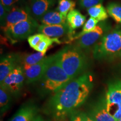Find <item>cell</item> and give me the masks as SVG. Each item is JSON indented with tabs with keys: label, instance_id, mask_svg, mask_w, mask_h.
Returning a JSON list of instances; mask_svg holds the SVG:
<instances>
[{
	"label": "cell",
	"instance_id": "cb8c5ba5",
	"mask_svg": "<svg viewBox=\"0 0 121 121\" xmlns=\"http://www.w3.org/2000/svg\"><path fill=\"white\" fill-rule=\"evenodd\" d=\"M11 93L6 89H0V107H1V113H3L8 110L10 105L11 102Z\"/></svg>",
	"mask_w": 121,
	"mask_h": 121
},
{
	"label": "cell",
	"instance_id": "4fadbf2b",
	"mask_svg": "<svg viewBox=\"0 0 121 121\" xmlns=\"http://www.w3.org/2000/svg\"><path fill=\"white\" fill-rule=\"evenodd\" d=\"M37 31L52 38H58L65 34H70V30L67 22L58 25L42 24L38 28Z\"/></svg>",
	"mask_w": 121,
	"mask_h": 121
},
{
	"label": "cell",
	"instance_id": "9c48e42d",
	"mask_svg": "<svg viewBox=\"0 0 121 121\" xmlns=\"http://www.w3.org/2000/svg\"><path fill=\"white\" fill-rule=\"evenodd\" d=\"M50 59L51 56L44 57L37 64L30 66H22L27 83H33L42 79Z\"/></svg>",
	"mask_w": 121,
	"mask_h": 121
},
{
	"label": "cell",
	"instance_id": "5bb4252c",
	"mask_svg": "<svg viewBox=\"0 0 121 121\" xmlns=\"http://www.w3.org/2000/svg\"><path fill=\"white\" fill-rule=\"evenodd\" d=\"M87 114L95 121H117L107 110L105 99L98 102L91 108Z\"/></svg>",
	"mask_w": 121,
	"mask_h": 121
},
{
	"label": "cell",
	"instance_id": "44dd1931",
	"mask_svg": "<svg viewBox=\"0 0 121 121\" xmlns=\"http://www.w3.org/2000/svg\"><path fill=\"white\" fill-rule=\"evenodd\" d=\"M109 15L117 23L121 24V4L117 2H110L107 7Z\"/></svg>",
	"mask_w": 121,
	"mask_h": 121
},
{
	"label": "cell",
	"instance_id": "484cf974",
	"mask_svg": "<svg viewBox=\"0 0 121 121\" xmlns=\"http://www.w3.org/2000/svg\"><path fill=\"white\" fill-rule=\"evenodd\" d=\"M104 0H79V4L82 9H88L90 7L102 4Z\"/></svg>",
	"mask_w": 121,
	"mask_h": 121
},
{
	"label": "cell",
	"instance_id": "8992f818",
	"mask_svg": "<svg viewBox=\"0 0 121 121\" xmlns=\"http://www.w3.org/2000/svg\"><path fill=\"white\" fill-rule=\"evenodd\" d=\"M109 26L104 22L98 24L93 31L87 33L76 40L75 44L81 48L85 52H87L92 48L94 47L96 44L100 40L107 32Z\"/></svg>",
	"mask_w": 121,
	"mask_h": 121
},
{
	"label": "cell",
	"instance_id": "d6986e66",
	"mask_svg": "<svg viewBox=\"0 0 121 121\" xmlns=\"http://www.w3.org/2000/svg\"><path fill=\"white\" fill-rule=\"evenodd\" d=\"M45 53L38 52L35 53L26 54L24 58H22V66H30L37 64L44 58Z\"/></svg>",
	"mask_w": 121,
	"mask_h": 121
},
{
	"label": "cell",
	"instance_id": "6da1fadb",
	"mask_svg": "<svg viewBox=\"0 0 121 121\" xmlns=\"http://www.w3.org/2000/svg\"><path fill=\"white\" fill-rule=\"evenodd\" d=\"M93 88L91 75L85 73L54 92L49 105L51 113L60 119L82 105Z\"/></svg>",
	"mask_w": 121,
	"mask_h": 121
},
{
	"label": "cell",
	"instance_id": "f546056e",
	"mask_svg": "<svg viewBox=\"0 0 121 121\" xmlns=\"http://www.w3.org/2000/svg\"><path fill=\"white\" fill-rule=\"evenodd\" d=\"M81 116L84 121H95L93 118H92L87 113L81 112Z\"/></svg>",
	"mask_w": 121,
	"mask_h": 121
},
{
	"label": "cell",
	"instance_id": "7c38bea8",
	"mask_svg": "<svg viewBox=\"0 0 121 121\" xmlns=\"http://www.w3.org/2000/svg\"><path fill=\"white\" fill-rule=\"evenodd\" d=\"M55 4L56 0H31L29 6L30 14L35 20H40Z\"/></svg>",
	"mask_w": 121,
	"mask_h": 121
},
{
	"label": "cell",
	"instance_id": "e0dca14e",
	"mask_svg": "<svg viewBox=\"0 0 121 121\" xmlns=\"http://www.w3.org/2000/svg\"><path fill=\"white\" fill-rule=\"evenodd\" d=\"M39 21L44 25H58L66 22V17L56 9L48 11Z\"/></svg>",
	"mask_w": 121,
	"mask_h": 121
},
{
	"label": "cell",
	"instance_id": "8fae6325",
	"mask_svg": "<svg viewBox=\"0 0 121 121\" xmlns=\"http://www.w3.org/2000/svg\"><path fill=\"white\" fill-rule=\"evenodd\" d=\"M22 58L19 54L11 53L1 57L0 63V83L16 67L20 65Z\"/></svg>",
	"mask_w": 121,
	"mask_h": 121
},
{
	"label": "cell",
	"instance_id": "2e32d148",
	"mask_svg": "<svg viewBox=\"0 0 121 121\" xmlns=\"http://www.w3.org/2000/svg\"><path fill=\"white\" fill-rule=\"evenodd\" d=\"M37 113V109L33 105H25L16 113L10 121H33Z\"/></svg>",
	"mask_w": 121,
	"mask_h": 121
},
{
	"label": "cell",
	"instance_id": "1f68e13d",
	"mask_svg": "<svg viewBox=\"0 0 121 121\" xmlns=\"http://www.w3.org/2000/svg\"><path fill=\"white\" fill-rule=\"evenodd\" d=\"M121 121V119H119V121Z\"/></svg>",
	"mask_w": 121,
	"mask_h": 121
},
{
	"label": "cell",
	"instance_id": "ba28073f",
	"mask_svg": "<svg viewBox=\"0 0 121 121\" xmlns=\"http://www.w3.org/2000/svg\"><path fill=\"white\" fill-rule=\"evenodd\" d=\"M105 100L107 110L113 117L121 108V80L113 81L109 84Z\"/></svg>",
	"mask_w": 121,
	"mask_h": 121
},
{
	"label": "cell",
	"instance_id": "f1b7e54d",
	"mask_svg": "<svg viewBox=\"0 0 121 121\" xmlns=\"http://www.w3.org/2000/svg\"><path fill=\"white\" fill-rule=\"evenodd\" d=\"M70 121H84L81 116V112H73L71 113Z\"/></svg>",
	"mask_w": 121,
	"mask_h": 121
},
{
	"label": "cell",
	"instance_id": "7402d4cb",
	"mask_svg": "<svg viewBox=\"0 0 121 121\" xmlns=\"http://www.w3.org/2000/svg\"><path fill=\"white\" fill-rule=\"evenodd\" d=\"M75 6L76 3L72 0H58L56 10L65 17H67L68 13L74 10Z\"/></svg>",
	"mask_w": 121,
	"mask_h": 121
},
{
	"label": "cell",
	"instance_id": "3957f363",
	"mask_svg": "<svg viewBox=\"0 0 121 121\" xmlns=\"http://www.w3.org/2000/svg\"><path fill=\"white\" fill-rule=\"evenodd\" d=\"M41 80L45 90L54 93L67 85L72 79L64 71L56 53L51 56L50 61Z\"/></svg>",
	"mask_w": 121,
	"mask_h": 121
},
{
	"label": "cell",
	"instance_id": "277c9868",
	"mask_svg": "<svg viewBox=\"0 0 121 121\" xmlns=\"http://www.w3.org/2000/svg\"><path fill=\"white\" fill-rule=\"evenodd\" d=\"M94 58L98 60H111L121 54V30L108 31L93 48Z\"/></svg>",
	"mask_w": 121,
	"mask_h": 121
},
{
	"label": "cell",
	"instance_id": "30bf717a",
	"mask_svg": "<svg viewBox=\"0 0 121 121\" xmlns=\"http://www.w3.org/2000/svg\"><path fill=\"white\" fill-rule=\"evenodd\" d=\"M32 19L33 18L30 14L29 6H15L9 13L5 25L2 29H6L20 22Z\"/></svg>",
	"mask_w": 121,
	"mask_h": 121
},
{
	"label": "cell",
	"instance_id": "9a60e30c",
	"mask_svg": "<svg viewBox=\"0 0 121 121\" xmlns=\"http://www.w3.org/2000/svg\"><path fill=\"white\" fill-rule=\"evenodd\" d=\"M86 21V16L83 15L79 11L74 10L68 13L66 17V22L69 25L70 30V38L73 30L79 28L84 25Z\"/></svg>",
	"mask_w": 121,
	"mask_h": 121
},
{
	"label": "cell",
	"instance_id": "4dcf8cb0",
	"mask_svg": "<svg viewBox=\"0 0 121 121\" xmlns=\"http://www.w3.org/2000/svg\"><path fill=\"white\" fill-rule=\"evenodd\" d=\"M33 121H44V119L40 117V116H37L35 117V118L33 119Z\"/></svg>",
	"mask_w": 121,
	"mask_h": 121
},
{
	"label": "cell",
	"instance_id": "5b68a950",
	"mask_svg": "<svg viewBox=\"0 0 121 121\" xmlns=\"http://www.w3.org/2000/svg\"><path fill=\"white\" fill-rule=\"evenodd\" d=\"M39 26L35 19L24 21L3 29L4 35L11 42H16L28 38Z\"/></svg>",
	"mask_w": 121,
	"mask_h": 121
},
{
	"label": "cell",
	"instance_id": "d6a6232c",
	"mask_svg": "<svg viewBox=\"0 0 121 121\" xmlns=\"http://www.w3.org/2000/svg\"></svg>",
	"mask_w": 121,
	"mask_h": 121
},
{
	"label": "cell",
	"instance_id": "52a82bcc",
	"mask_svg": "<svg viewBox=\"0 0 121 121\" xmlns=\"http://www.w3.org/2000/svg\"><path fill=\"white\" fill-rule=\"evenodd\" d=\"M25 79L23 67L20 65L1 83V87L6 89L12 94L16 95L23 86Z\"/></svg>",
	"mask_w": 121,
	"mask_h": 121
},
{
	"label": "cell",
	"instance_id": "d4e9b609",
	"mask_svg": "<svg viewBox=\"0 0 121 121\" xmlns=\"http://www.w3.org/2000/svg\"><path fill=\"white\" fill-rule=\"evenodd\" d=\"M44 35L41 34V33H38V34L31 35L30 37H29L28 42L30 47L33 48L34 49H35L39 42L43 39Z\"/></svg>",
	"mask_w": 121,
	"mask_h": 121
},
{
	"label": "cell",
	"instance_id": "ffe728a7",
	"mask_svg": "<svg viewBox=\"0 0 121 121\" xmlns=\"http://www.w3.org/2000/svg\"><path fill=\"white\" fill-rule=\"evenodd\" d=\"M98 24H99V21L94 19V18L90 17L86 21V22L84 24L82 31L79 33H78V34L74 35V36H73V37L72 38L71 40H77V39L82 37L84 35L93 31L96 28V26H97Z\"/></svg>",
	"mask_w": 121,
	"mask_h": 121
},
{
	"label": "cell",
	"instance_id": "83f0119b",
	"mask_svg": "<svg viewBox=\"0 0 121 121\" xmlns=\"http://www.w3.org/2000/svg\"><path fill=\"white\" fill-rule=\"evenodd\" d=\"M9 13V12L7 11L2 4L0 3V22H1V26L2 28H4L5 25L6 20Z\"/></svg>",
	"mask_w": 121,
	"mask_h": 121
},
{
	"label": "cell",
	"instance_id": "ac0fdd59",
	"mask_svg": "<svg viewBox=\"0 0 121 121\" xmlns=\"http://www.w3.org/2000/svg\"><path fill=\"white\" fill-rule=\"evenodd\" d=\"M87 11L90 17L94 18L99 22L105 21L108 19L107 11L102 4H100L87 9Z\"/></svg>",
	"mask_w": 121,
	"mask_h": 121
},
{
	"label": "cell",
	"instance_id": "603a6c76",
	"mask_svg": "<svg viewBox=\"0 0 121 121\" xmlns=\"http://www.w3.org/2000/svg\"><path fill=\"white\" fill-rule=\"evenodd\" d=\"M54 43L57 44H60L61 42L59 40L58 38H52L46 35H44L43 39L39 42L35 50L37 52L45 53L47 51L48 48L51 46Z\"/></svg>",
	"mask_w": 121,
	"mask_h": 121
},
{
	"label": "cell",
	"instance_id": "4316f807",
	"mask_svg": "<svg viewBox=\"0 0 121 121\" xmlns=\"http://www.w3.org/2000/svg\"><path fill=\"white\" fill-rule=\"evenodd\" d=\"M20 0H0V3L6 9L7 11L10 12L13 7L16 6V4L19 2Z\"/></svg>",
	"mask_w": 121,
	"mask_h": 121
},
{
	"label": "cell",
	"instance_id": "7a4b0ae2",
	"mask_svg": "<svg viewBox=\"0 0 121 121\" xmlns=\"http://www.w3.org/2000/svg\"><path fill=\"white\" fill-rule=\"evenodd\" d=\"M56 54L61 66L72 80L84 74L88 68L86 52L75 44L66 45Z\"/></svg>",
	"mask_w": 121,
	"mask_h": 121
}]
</instances>
